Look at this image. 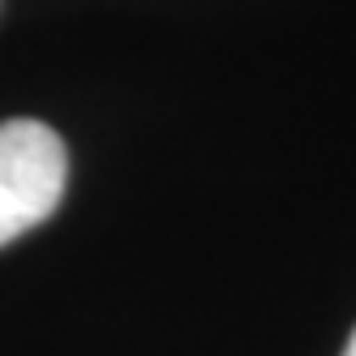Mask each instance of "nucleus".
<instances>
[{"instance_id": "f257e3e1", "label": "nucleus", "mask_w": 356, "mask_h": 356, "mask_svg": "<svg viewBox=\"0 0 356 356\" xmlns=\"http://www.w3.org/2000/svg\"><path fill=\"white\" fill-rule=\"evenodd\" d=\"M69 155L43 120H0V245L26 236L60 207Z\"/></svg>"}, {"instance_id": "f03ea898", "label": "nucleus", "mask_w": 356, "mask_h": 356, "mask_svg": "<svg viewBox=\"0 0 356 356\" xmlns=\"http://www.w3.org/2000/svg\"><path fill=\"white\" fill-rule=\"evenodd\" d=\"M343 356H356V330H352V339H348V348H343Z\"/></svg>"}]
</instances>
